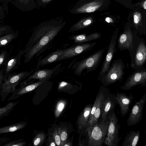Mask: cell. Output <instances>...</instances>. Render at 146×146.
I'll use <instances>...</instances> for the list:
<instances>
[{
    "instance_id": "1",
    "label": "cell",
    "mask_w": 146,
    "mask_h": 146,
    "mask_svg": "<svg viewBox=\"0 0 146 146\" xmlns=\"http://www.w3.org/2000/svg\"><path fill=\"white\" fill-rule=\"evenodd\" d=\"M66 22L57 18L43 22L34 31L24 50V62L38 56L49 44L65 26Z\"/></svg>"
},
{
    "instance_id": "2",
    "label": "cell",
    "mask_w": 146,
    "mask_h": 146,
    "mask_svg": "<svg viewBox=\"0 0 146 146\" xmlns=\"http://www.w3.org/2000/svg\"><path fill=\"white\" fill-rule=\"evenodd\" d=\"M131 61L130 66L136 70L144 67L146 60V45L143 38L133 32L132 50L129 52Z\"/></svg>"
},
{
    "instance_id": "3",
    "label": "cell",
    "mask_w": 146,
    "mask_h": 146,
    "mask_svg": "<svg viewBox=\"0 0 146 146\" xmlns=\"http://www.w3.org/2000/svg\"><path fill=\"white\" fill-rule=\"evenodd\" d=\"M108 119H102L100 121L87 128L89 146H101L103 145L109 124Z\"/></svg>"
},
{
    "instance_id": "4",
    "label": "cell",
    "mask_w": 146,
    "mask_h": 146,
    "mask_svg": "<svg viewBox=\"0 0 146 146\" xmlns=\"http://www.w3.org/2000/svg\"><path fill=\"white\" fill-rule=\"evenodd\" d=\"M34 70V69L30 72L23 71L17 73H11L5 76L0 87L1 101L5 100L8 96L16 89V87L20 82L30 75Z\"/></svg>"
},
{
    "instance_id": "5",
    "label": "cell",
    "mask_w": 146,
    "mask_h": 146,
    "mask_svg": "<svg viewBox=\"0 0 146 146\" xmlns=\"http://www.w3.org/2000/svg\"><path fill=\"white\" fill-rule=\"evenodd\" d=\"M104 50V49H100L89 56L76 62L72 67L74 73L80 76L84 71L87 73L95 70L101 60Z\"/></svg>"
},
{
    "instance_id": "6",
    "label": "cell",
    "mask_w": 146,
    "mask_h": 146,
    "mask_svg": "<svg viewBox=\"0 0 146 146\" xmlns=\"http://www.w3.org/2000/svg\"><path fill=\"white\" fill-rule=\"evenodd\" d=\"M125 64L122 59L113 60L107 72L99 79L105 86L121 80L124 74Z\"/></svg>"
},
{
    "instance_id": "7",
    "label": "cell",
    "mask_w": 146,
    "mask_h": 146,
    "mask_svg": "<svg viewBox=\"0 0 146 146\" xmlns=\"http://www.w3.org/2000/svg\"><path fill=\"white\" fill-rule=\"evenodd\" d=\"M108 117L109 124L104 143L107 146H117L121 139L119 136L121 125L118 123V120L114 110L109 113Z\"/></svg>"
},
{
    "instance_id": "8",
    "label": "cell",
    "mask_w": 146,
    "mask_h": 146,
    "mask_svg": "<svg viewBox=\"0 0 146 146\" xmlns=\"http://www.w3.org/2000/svg\"><path fill=\"white\" fill-rule=\"evenodd\" d=\"M139 85L146 86V69L144 67L135 70L127 78L123 85L120 87V88L128 90Z\"/></svg>"
},
{
    "instance_id": "9",
    "label": "cell",
    "mask_w": 146,
    "mask_h": 146,
    "mask_svg": "<svg viewBox=\"0 0 146 146\" xmlns=\"http://www.w3.org/2000/svg\"><path fill=\"white\" fill-rule=\"evenodd\" d=\"M97 42L77 44L67 48L63 49V52L57 62L71 58L91 49Z\"/></svg>"
},
{
    "instance_id": "10",
    "label": "cell",
    "mask_w": 146,
    "mask_h": 146,
    "mask_svg": "<svg viewBox=\"0 0 146 146\" xmlns=\"http://www.w3.org/2000/svg\"><path fill=\"white\" fill-rule=\"evenodd\" d=\"M118 33V31L116 30L111 37L102 68L98 78V80L107 72L110 68L111 61L117 50L116 48V40Z\"/></svg>"
},
{
    "instance_id": "11",
    "label": "cell",
    "mask_w": 146,
    "mask_h": 146,
    "mask_svg": "<svg viewBox=\"0 0 146 146\" xmlns=\"http://www.w3.org/2000/svg\"><path fill=\"white\" fill-rule=\"evenodd\" d=\"M146 102V94L145 93L132 107L127 120V126L135 125L142 120L143 110Z\"/></svg>"
},
{
    "instance_id": "12",
    "label": "cell",
    "mask_w": 146,
    "mask_h": 146,
    "mask_svg": "<svg viewBox=\"0 0 146 146\" xmlns=\"http://www.w3.org/2000/svg\"><path fill=\"white\" fill-rule=\"evenodd\" d=\"M61 65L60 64L51 69H39L34 72L33 74L29 76L25 80L20 83L23 85L33 79H38L39 81H46L50 79Z\"/></svg>"
},
{
    "instance_id": "13",
    "label": "cell",
    "mask_w": 146,
    "mask_h": 146,
    "mask_svg": "<svg viewBox=\"0 0 146 146\" xmlns=\"http://www.w3.org/2000/svg\"><path fill=\"white\" fill-rule=\"evenodd\" d=\"M133 37V32L131 28H125L120 34L117 41V47L120 50H127L129 52L132 50Z\"/></svg>"
},
{
    "instance_id": "14",
    "label": "cell",
    "mask_w": 146,
    "mask_h": 146,
    "mask_svg": "<svg viewBox=\"0 0 146 146\" xmlns=\"http://www.w3.org/2000/svg\"><path fill=\"white\" fill-rule=\"evenodd\" d=\"M115 96L117 103L120 107L121 115L124 116L129 111L134 97L131 94L127 95L125 93L119 92H117Z\"/></svg>"
},
{
    "instance_id": "15",
    "label": "cell",
    "mask_w": 146,
    "mask_h": 146,
    "mask_svg": "<svg viewBox=\"0 0 146 146\" xmlns=\"http://www.w3.org/2000/svg\"><path fill=\"white\" fill-rule=\"evenodd\" d=\"M116 103L114 94H112L108 91L101 106V115L102 119L108 118L109 113L114 110Z\"/></svg>"
},
{
    "instance_id": "16",
    "label": "cell",
    "mask_w": 146,
    "mask_h": 146,
    "mask_svg": "<svg viewBox=\"0 0 146 146\" xmlns=\"http://www.w3.org/2000/svg\"><path fill=\"white\" fill-rule=\"evenodd\" d=\"M102 3L98 1H94L82 5L75 4L70 11L73 14L90 13L94 12L99 9Z\"/></svg>"
},
{
    "instance_id": "17",
    "label": "cell",
    "mask_w": 146,
    "mask_h": 146,
    "mask_svg": "<svg viewBox=\"0 0 146 146\" xmlns=\"http://www.w3.org/2000/svg\"><path fill=\"white\" fill-rule=\"evenodd\" d=\"M45 81H39L31 84L28 83L22 85L17 89H16L11 93L12 94L7 100H13L18 98L22 95L31 92L36 88L38 86L45 82Z\"/></svg>"
},
{
    "instance_id": "18",
    "label": "cell",
    "mask_w": 146,
    "mask_h": 146,
    "mask_svg": "<svg viewBox=\"0 0 146 146\" xmlns=\"http://www.w3.org/2000/svg\"><path fill=\"white\" fill-rule=\"evenodd\" d=\"M25 53L23 49L20 51L16 55L8 58L5 65V77L11 73L12 71L18 68L20 64L21 57Z\"/></svg>"
},
{
    "instance_id": "19",
    "label": "cell",
    "mask_w": 146,
    "mask_h": 146,
    "mask_svg": "<svg viewBox=\"0 0 146 146\" xmlns=\"http://www.w3.org/2000/svg\"><path fill=\"white\" fill-rule=\"evenodd\" d=\"M101 36V33L98 32L93 33L88 35L83 33L73 35L70 37L69 39L73 40L74 43L77 44L96 40L100 38Z\"/></svg>"
},
{
    "instance_id": "20",
    "label": "cell",
    "mask_w": 146,
    "mask_h": 146,
    "mask_svg": "<svg viewBox=\"0 0 146 146\" xmlns=\"http://www.w3.org/2000/svg\"><path fill=\"white\" fill-rule=\"evenodd\" d=\"M92 105V104L87 105L80 114L78 118V128L81 130L85 129L86 132Z\"/></svg>"
},
{
    "instance_id": "21",
    "label": "cell",
    "mask_w": 146,
    "mask_h": 146,
    "mask_svg": "<svg viewBox=\"0 0 146 146\" xmlns=\"http://www.w3.org/2000/svg\"><path fill=\"white\" fill-rule=\"evenodd\" d=\"M63 52V49H58L48 54L44 58L39 60L36 66V68L42 66L46 64L55 63L60 56Z\"/></svg>"
},
{
    "instance_id": "22",
    "label": "cell",
    "mask_w": 146,
    "mask_h": 146,
    "mask_svg": "<svg viewBox=\"0 0 146 146\" xmlns=\"http://www.w3.org/2000/svg\"><path fill=\"white\" fill-rule=\"evenodd\" d=\"M11 3L24 11L31 10L36 7V0H13Z\"/></svg>"
},
{
    "instance_id": "23",
    "label": "cell",
    "mask_w": 146,
    "mask_h": 146,
    "mask_svg": "<svg viewBox=\"0 0 146 146\" xmlns=\"http://www.w3.org/2000/svg\"><path fill=\"white\" fill-rule=\"evenodd\" d=\"M140 131L133 130L129 131L125 137L122 143L123 146H135L139 141Z\"/></svg>"
},
{
    "instance_id": "24",
    "label": "cell",
    "mask_w": 146,
    "mask_h": 146,
    "mask_svg": "<svg viewBox=\"0 0 146 146\" xmlns=\"http://www.w3.org/2000/svg\"><path fill=\"white\" fill-rule=\"evenodd\" d=\"M93 22L92 18L91 17L83 18L72 26L69 32H74L86 28L90 25Z\"/></svg>"
},
{
    "instance_id": "25",
    "label": "cell",
    "mask_w": 146,
    "mask_h": 146,
    "mask_svg": "<svg viewBox=\"0 0 146 146\" xmlns=\"http://www.w3.org/2000/svg\"><path fill=\"white\" fill-rule=\"evenodd\" d=\"M27 124L26 122L21 121L0 127V134L13 132L21 130L24 128Z\"/></svg>"
},
{
    "instance_id": "26",
    "label": "cell",
    "mask_w": 146,
    "mask_h": 146,
    "mask_svg": "<svg viewBox=\"0 0 146 146\" xmlns=\"http://www.w3.org/2000/svg\"><path fill=\"white\" fill-rule=\"evenodd\" d=\"M18 35L17 31H12L0 36V47L8 44L16 38Z\"/></svg>"
},
{
    "instance_id": "27",
    "label": "cell",
    "mask_w": 146,
    "mask_h": 146,
    "mask_svg": "<svg viewBox=\"0 0 146 146\" xmlns=\"http://www.w3.org/2000/svg\"><path fill=\"white\" fill-rule=\"evenodd\" d=\"M19 102V101H18L10 102L5 106L0 108V119L5 116H7Z\"/></svg>"
},
{
    "instance_id": "28",
    "label": "cell",
    "mask_w": 146,
    "mask_h": 146,
    "mask_svg": "<svg viewBox=\"0 0 146 146\" xmlns=\"http://www.w3.org/2000/svg\"><path fill=\"white\" fill-rule=\"evenodd\" d=\"M66 104V102L64 100H60L58 102L55 111V115L56 117H59L64 109Z\"/></svg>"
},
{
    "instance_id": "29",
    "label": "cell",
    "mask_w": 146,
    "mask_h": 146,
    "mask_svg": "<svg viewBox=\"0 0 146 146\" xmlns=\"http://www.w3.org/2000/svg\"><path fill=\"white\" fill-rule=\"evenodd\" d=\"M45 138V135L44 133H41L37 134L34 138L33 143L35 146H39L44 141Z\"/></svg>"
},
{
    "instance_id": "30",
    "label": "cell",
    "mask_w": 146,
    "mask_h": 146,
    "mask_svg": "<svg viewBox=\"0 0 146 146\" xmlns=\"http://www.w3.org/2000/svg\"><path fill=\"white\" fill-rule=\"evenodd\" d=\"M61 128V127L55 128L54 132L52 133V138L57 146H61L60 132Z\"/></svg>"
},
{
    "instance_id": "31",
    "label": "cell",
    "mask_w": 146,
    "mask_h": 146,
    "mask_svg": "<svg viewBox=\"0 0 146 146\" xmlns=\"http://www.w3.org/2000/svg\"><path fill=\"white\" fill-rule=\"evenodd\" d=\"M7 11V5L0 0V23L4 19Z\"/></svg>"
},
{
    "instance_id": "32",
    "label": "cell",
    "mask_w": 146,
    "mask_h": 146,
    "mask_svg": "<svg viewBox=\"0 0 146 146\" xmlns=\"http://www.w3.org/2000/svg\"><path fill=\"white\" fill-rule=\"evenodd\" d=\"M60 138L61 146H64V145L67 142L68 133L66 127L62 128L60 132Z\"/></svg>"
},
{
    "instance_id": "33",
    "label": "cell",
    "mask_w": 146,
    "mask_h": 146,
    "mask_svg": "<svg viewBox=\"0 0 146 146\" xmlns=\"http://www.w3.org/2000/svg\"><path fill=\"white\" fill-rule=\"evenodd\" d=\"M72 85L71 83L62 81L59 84L58 87V90L60 91H66L72 88Z\"/></svg>"
},
{
    "instance_id": "34",
    "label": "cell",
    "mask_w": 146,
    "mask_h": 146,
    "mask_svg": "<svg viewBox=\"0 0 146 146\" xmlns=\"http://www.w3.org/2000/svg\"><path fill=\"white\" fill-rule=\"evenodd\" d=\"M23 139H19L9 142L3 145V146H24L26 144V142L23 141Z\"/></svg>"
},
{
    "instance_id": "35",
    "label": "cell",
    "mask_w": 146,
    "mask_h": 146,
    "mask_svg": "<svg viewBox=\"0 0 146 146\" xmlns=\"http://www.w3.org/2000/svg\"><path fill=\"white\" fill-rule=\"evenodd\" d=\"M133 22L136 29H137L140 26V23L141 21L142 15L139 12H135L133 14Z\"/></svg>"
},
{
    "instance_id": "36",
    "label": "cell",
    "mask_w": 146,
    "mask_h": 146,
    "mask_svg": "<svg viewBox=\"0 0 146 146\" xmlns=\"http://www.w3.org/2000/svg\"><path fill=\"white\" fill-rule=\"evenodd\" d=\"M7 52L5 50H3L0 53V68L5 65L6 62L8 58Z\"/></svg>"
},
{
    "instance_id": "37",
    "label": "cell",
    "mask_w": 146,
    "mask_h": 146,
    "mask_svg": "<svg viewBox=\"0 0 146 146\" xmlns=\"http://www.w3.org/2000/svg\"><path fill=\"white\" fill-rule=\"evenodd\" d=\"M12 31V29L9 25H0V36Z\"/></svg>"
},
{
    "instance_id": "38",
    "label": "cell",
    "mask_w": 146,
    "mask_h": 146,
    "mask_svg": "<svg viewBox=\"0 0 146 146\" xmlns=\"http://www.w3.org/2000/svg\"><path fill=\"white\" fill-rule=\"evenodd\" d=\"M53 0H36V5L43 6L50 3Z\"/></svg>"
},
{
    "instance_id": "39",
    "label": "cell",
    "mask_w": 146,
    "mask_h": 146,
    "mask_svg": "<svg viewBox=\"0 0 146 146\" xmlns=\"http://www.w3.org/2000/svg\"><path fill=\"white\" fill-rule=\"evenodd\" d=\"M4 78L5 74L4 70L0 69V87L4 80Z\"/></svg>"
},
{
    "instance_id": "40",
    "label": "cell",
    "mask_w": 146,
    "mask_h": 146,
    "mask_svg": "<svg viewBox=\"0 0 146 146\" xmlns=\"http://www.w3.org/2000/svg\"><path fill=\"white\" fill-rule=\"evenodd\" d=\"M10 139V138L7 137H0V145L4 144L5 142Z\"/></svg>"
},
{
    "instance_id": "41",
    "label": "cell",
    "mask_w": 146,
    "mask_h": 146,
    "mask_svg": "<svg viewBox=\"0 0 146 146\" xmlns=\"http://www.w3.org/2000/svg\"><path fill=\"white\" fill-rule=\"evenodd\" d=\"M48 141L49 142V145L50 146H55L56 144L54 141L53 139L52 136H49L48 138Z\"/></svg>"
},
{
    "instance_id": "42",
    "label": "cell",
    "mask_w": 146,
    "mask_h": 146,
    "mask_svg": "<svg viewBox=\"0 0 146 146\" xmlns=\"http://www.w3.org/2000/svg\"><path fill=\"white\" fill-rule=\"evenodd\" d=\"M105 21L108 23L113 22V20L111 18L108 17L105 19Z\"/></svg>"
},
{
    "instance_id": "43",
    "label": "cell",
    "mask_w": 146,
    "mask_h": 146,
    "mask_svg": "<svg viewBox=\"0 0 146 146\" xmlns=\"http://www.w3.org/2000/svg\"><path fill=\"white\" fill-rule=\"evenodd\" d=\"M3 3L7 5L10 2H11L13 0H1Z\"/></svg>"
},
{
    "instance_id": "44",
    "label": "cell",
    "mask_w": 146,
    "mask_h": 146,
    "mask_svg": "<svg viewBox=\"0 0 146 146\" xmlns=\"http://www.w3.org/2000/svg\"><path fill=\"white\" fill-rule=\"evenodd\" d=\"M72 144L69 141L67 142L64 145V146H71Z\"/></svg>"
},
{
    "instance_id": "45",
    "label": "cell",
    "mask_w": 146,
    "mask_h": 146,
    "mask_svg": "<svg viewBox=\"0 0 146 146\" xmlns=\"http://www.w3.org/2000/svg\"><path fill=\"white\" fill-rule=\"evenodd\" d=\"M143 8L146 10V0H145L143 4Z\"/></svg>"
}]
</instances>
